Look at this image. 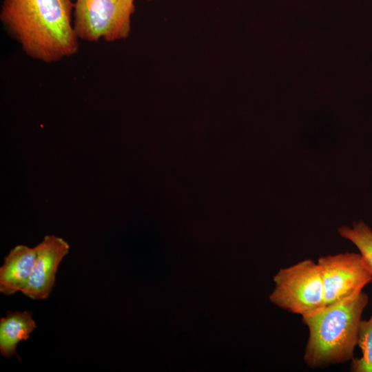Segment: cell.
I'll use <instances>...</instances> for the list:
<instances>
[{
    "instance_id": "cell-1",
    "label": "cell",
    "mask_w": 372,
    "mask_h": 372,
    "mask_svg": "<svg viewBox=\"0 0 372 372\" xmlns=\"http://www.w3.org/2000/svg\"><path fill=\"white\" fill-rule=\"evenodd\" d=\"M72 0H3L0 18L32 58L51 63L74 54Z\"/></svg>"
},
{
    "instance_id": "cell-2",
    "label": "cell",
    "mask_w": 372,
    "mask_h": 372,
    "mask_svg": "<svg viewBox=\"0 0 372 372\" xmlns=\"http://www.w3.org/2000/svg\"><path fill=\"white\" fill-rule=\"evenodd\" d=\"M369 302L363 291L302 317L309 330L303 360L311 369L343 364L354 358L362 313Z\"/></svg>"
},
{
    "instance_id": "cell-3",
    "label": "cell",
    "mask_w": 372,
    "mask_h": 372,
    "mask_svg": "<svg viewBox=\"0 0 372 372\" xmlns=\"http://www.w3.org/2000/svg\"><path fill=\"white\" fill-rule=\"evenodd\" d=\"M273 282L269 298L283 310L303 316L326 306L321 271L311 259L280 269Z\"/></svg>"
},
{
    "instance_id": "cell-4",
    "label": "cell",
    "mask_w": 372,
    "mask_h": 372,
    "mask_svg": "<svg viewBox=\"0 0 372 372\" xmlns=\"http://www.w3.org/2000/svg\"><path fill=\"white\" fill-rule=\"evenodd\" d=\"M134 0H76L73 25L79 39L114 41L127 38L131 30Z\"/></svg>"
},
{
    "instance_id": "cell-5",
    "label": "cell",
    "mask_w": 372,
    "mask_h": 372,
    "mask_svg": "<svg viewBox=\"0 0 372 372\" xmlns=\"http://www.w3.org/2000/svg\"><path fill=\"white\" fill-rule=\"evenodd\" d=\"M317 263L322 278L326 306L358 294L372 280V272L360 252L321 256Z\"/></svg>"
},
{
    "instance_id": "cell-6",
    "label": "cell",
    "mask_w": 372,
    "mask_h": 372,
    "mask_svg": "<svg viewBox=\"0 0 372 372\" xmlns=\"http://www.w3.org/2000/svg\"><path fill=\"white\" fill-rule=\"evenodd\" d=\"M35 248L33 269L21 293L33 300H43L52 291L59 265L68 254L70 245L60 237L47 235Z\"/></svg>"
},
{
    "instance_id": "cell-7",
    "label": "cell",
    "mask_w": 372,
    "mask_h": 372,
    "mask_svg": "<svg viewBox=\"0 0 372 372\" xmlns=\"http://www.w3.org/2000/svg\"><path fill=\"white\" fill-rule=\"evenodd\" d=\"M36 258V248L17 245L5 257L0 268V291L10 296L27 285Z\"/></svg>"
},
{
    "instance_id": "cell-8",
    "label": "cell",
    "mask_w": 372,
    "mask_h": 372,
    "mask_svg": "<svg viewBox=\"0 0 372 372\" xmlns=\"http://www.w3.org/2000/svg\"><path fill=\"white\" fill-rule=\"evenodd\" d=\"M36 327L32 312L8 311L0 320L1 354L6 359L12 358L18 343L27 340Z\"/></svg>"
},
{
    "instance_id": "cell-9",
    "label": "cell",
    "mask_w": 372,
    "mask_h": 372,
    "mask_svg": "<svg viewBox=\"0 0 372 372\" xmlns=\"http://www.w3.org/2000/svg\"><path fill=\"white\" fill-rule=\"evenodd\" d=\"M339 236L350 241L358 249L372 272V229L364 221L359 220L351 226L342 225L338 228Z\"/></svg>"
},
{
    "instance_id": "cell-10",
    "label": "cell",
    "mask_w": 372,
    "mask_h": 372,
    "mask_svg": "<svg viewBox=\"0 0 372 372\" xmlns=\"http://www.w3.org/2000/svg\"><path fill=\"white\" fill-rule=\"evenodd\" d=\"M357 346L362 356L351 360L350 371L372 372V313L369 319L360 322Z\"/></svg>"
},
{
    "instance_id": "cell-11",
    "label": "cell",
    "mask_w": 372,
    "mask_h": 372,
    "mask_svg": "<svg viewBox=\"0 0 372 372\" xmlns=\"http://www.w3.org/2000/svg\"><path fill=\"white\" fill-rule=\"evenodd\" d=\"M149 1H153V0H149Z\"/></svg>"
}]
</instances>
